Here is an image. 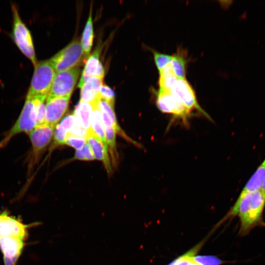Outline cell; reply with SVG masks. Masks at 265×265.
<instances>
[{
    "label": "cell",
    "mask_w": 265,
    "mask_h": 265,
    "mask_svg": "<svg viewBox=\"0 0 265 265\" xmlns=\"http://www.w3.org/2000/svg\"><path fill=\"white\" fill-rule=\"evenodd\" d=\"M265 206V194L261 190L240 193L229 216H238L240 236L248 235L257 227H265L263 218Z\"/></svg>",
    "instance_id": "obj_1"
},
{
    "label": "cell",
    "mask_w": 265,
    "mask_h": 265,
    "mask_svg": "<svg viewBox=\"0 0 265 265\" xmlns=\"http://www.w3.org/2000/svg\"><path fill=\"white\" fill-rule=\"evenodd\" d=\"M37 126V113L33 98L26 96L20 114L9 130L0 141V148L4 147L15 135L21 133L28 134Z\"/></svg>",
    "instance_id": "obj_2"
},
{
    "label": "cell",
    "mask_w": 265,
    "mask_h": 265,
    "mask_svg": "<svg viewBox=\"0 0 265 265\" xmlns=\"http://www.w3.org/2000/svg\"><path fill=\"white\" fill-rule=\"evenodd\" d=\"M55 74L50 59L37 62L26 96L47 98Z\"/></svg>",
    "instance_id": "obj_3"
},
{
    "label": "cell",
    "mask_w": 265,
    "mask_h": 265,
    "mask_svg": "<svg viewBox=\"0 0 265 265\" xmlns=\"http://www.w3.org/2000/svg\"><path fill=\"white\" fill-rule=\"evenodd\" d=\"M11 9L13 17L12 38L20 51L35 66L37 61L30 32L22 21L16 5L12 4Z\"/></svg>",
    "instance_id": "obj_4"
},
{
    "label": "cell",
    "mask_w": 265,
    "mask_h": 265,
    "mask_svg": "<svg viewBox=\"0 0 265 265\" xmlns=\"http://www.w3.org/2000/svg\"><path fill=\"white\" fill-rule=\"evenodd\" d=\"M84 59L81 42L76 39L59 51L50 60L54 70L57 72L78 67Z\"/></svg>",
    "instance_id": "obj_5"
},
{
    "label": "cell",
    "mask_w": 265,
    "mask_h": 265,
    "mask_svg": "<svg viewBox=\"0 0 265 265\" xmlns=\"http://www.w3.org/2000/svg\"><path fill=\"white\" fill-rule=\"evenodd\" d=\"M55 127L46 124L36 126L28 134L31 144V152L28 161L30 170L39 161L41 156L50 144Z\"/></svg>",
    "instance_id": "obj_6"
},
{
    "label": "cell",
    "mask_w": 265,
    "mask_h": 265,
    "mask_svg": "<svg viewBox=\"0 0 265 265\" xmlns=\"http://www.w3.org/2000/svg\"><path fill=\"white\" fill-rule=\"evenodd\" d=\"M156 105L162 113L172 115L174 117L181 119L186 125L191 114L187 108L170 90L158 89L156 92Z\"/></svg>",
    "instance_id": "obj_7"
},
{
    "label": "cell",
    "mask_w": 265,
    "mask_h": 265,
    "mask_svg": "<svg viewBox=\"0 0 265 265\" xmlns=\"http://www.w3.org/2000/svg\"><path fill=\"white\" fill-rule=\"evenodd\" d=\"M80 73L79 67L56 72L47 97H71Z\"/></svg>",
    "instance_id": "obj_8"
},
{
    "label": "cell",
    "mask_w": 265,
    "mask_h": 265,
    "mask_svg": "<svg viewBox=\"0 0 265 265\" xmlns=\"http://www.w3.org/2000/svg\"><path fill=\"white\" fill-rule=\"evenodd\" d=\"M171 91L190 112L198 111L208 119L212 120L199 104L192 86L186 79H178Z\"/></svg>",
    "instance_id": "obj_9"
},
{
    "label": "cell",
    "mask_w": 265,
    "mask_h": 265,
    "mask_svg": "<svg viewBox=\"0 0 265 265\" xmlns=\"http://www.w3.org/2000/svg\"><path fill=\"white\" fill-rule=\"evenodd\" d=\"M37 224L38 223L26 224L20 218L4 210L0 212V238L13 236L26 240L28 229Z\"/></svg>",
    "instance_id": "obj_10"
},
{
    "label": "cell",
    "mask_w": 265,
    "mask_h": 265,
    "mask_svg": "<svg viewBox=\"0 0 265 265\" xmlns=\"http://www.w3.org/2000/svg\"><path fill=\"white\" fill-rule=\"evenodd\" d=\"M26 240L11 237L0 238V250L4 265H16L25 245Z\"/></svg>",
    "instance_id": "obj_11"
},
{
    "label": "cell",
    "mask_w": 265,
    "mask_h": 265,
    "mask_svg": "<svg viewBox=\"0 0 265 265\" xmlns=\"http://www.w3.org/2000/svg\"><path fill=\"white\" fill-rule=\"evenodd\" d=\"M70 100V97H47L44 123L55 127L66 113Z\"/></svg>",
    "instance_id": "obj_12"
},
{
    "label": "cell",
    "mask_w": 265,
    "mask_h": 265,
    "mask_svg": "<svg viewBox=\"0 0 265 265\" xmlns=\"http://www.w3.org/2000/svg\"><path fill=\"white\" fill-rule=\"evenodd\" d=\"M101 49V46L97 47L87 57L78 85L79 87L80 88L90 77H95L103 79L105 70L99 58Z\"/></svg>",
    "instance_id": "obj_13"
},
{
    "label": "cell",
    "mask_w": 265,
    "mask_h": 265,
    "mask_svg": "<svg viewBox=\"0 0 265 265\" xmlns=\"http://www.w3.org/2000/svg\"><path fill=\"white\" fill-rule=\"evenodd\" d=\"M86 140L93 152L95 159L102 161L107 173L111 174L112 170L108 154L106 152L101 139L91 127L87 131Z\"/></svg>",
    "instance_id": "obj_14"
},
{
    "label": "cell",
    "mask_w": 265,
    "mask_h": 265,
    "mask_svg": "<svg viewBox=\"0 0 265 265\" xmlns=\"http://www.w3.org/2000/svg\"><path fill=\"white\" fill-rule=\"evenodd\" d=\"M103 80L95 77L89 78L80 87V101L90 104L99 101V89Z\"/></svg>",
    "instance_id": "obj_15"
},
{
    "label": "cell",
    "mask_w": 265,
    "mask_h": 265,
    "mask_svg": "<svg viewBox=\"0 0 265 265\" xmlns=\"http://www.w3.org/2000/svg\"><path fill=\"white\" fill-rule=\"evenodd\" d=\"M99 101L91 104L92 109L90 117V126L95 133L101 139L106 152L108 154L105 128L102 114L99 106Z\"/></svg>",
    "instance_id": "obj_16"
},
{
    "label": "cell",
    "mask_w": 265,
    "mask_h": 265,
    "mask_svg": "<svg viewBox=\"0 0 265 265\" xmlns=\"http://www.w3.org/2000/svg\"><path fill=\"white\" fill-rule=\"evenodd\" d=\"M92 109L91 104L80 101L73 113L78 124L86 131L91 128L90 117Z\"/></svg>",
    "instance_id": "obj_17"
},
{
    "label": "cell",
    "mask_w": 265,
    "mask_h": 265,
    "mask_svg": "<svg viewBox=\"0 0 265 265\" xmlns=\"http://www.w3.org/2000/svg\"><path fill=\"white\" fill-rule=\"evenodd\" d=\"M187 62L186 52L182 48H178L173 55L171 62L173 70L178 79H186Z\"/></svg>",
    "instance_id": "obj_18"
},
{
    "label": "cell",
    "mask_w": 265,
    "mask_h": 265,
    "mask_svg": "<svg viewBox=\"0 0 265 265\" xmlns=\"http://www.w3.org/2000/svg\"><path fill=\"white\" fill-rule=\"evenodd\" d=\"M93 38L94 31L91 7L87 21L83 30L80 42L85 58H87L90 55V52L93 45Z\"/></svg>",
    "instance_id": "obj_19"
},
{
    "label": "cell",
    "mask_w": 265,
    "mask_h": 265,
    "mask_svg": "<svg viewBox=\"0 0 265 265\" xmlns=\"http://www.w3.org/2000/svg\"><path fill=\"white\" fill-rule=\"evenodd\" d=\"M265 174L264 161L248 181L241 192L246 193L261 190Z\"/></svg>",
    "instance_id": "obj_20"
},
{
    "label": "cell",
    "mask_w": 265,
    "mask_h": 265,
    "mask_svg": "<svg viewBox=\"0 0 265 265\" xmlns=\"http://www.w3.org/2000/svg\"><path fill=\"white\" fill-rule=\"evenodd\" d=\"M171 65V62L159 71V89L170 90L177 80Z\"/></svg>",
    "instance_id": "obj_21"
},
{
    "label": "cell",
    "mask_w": 265,
    "mask_h": 265,
    "mask_svg": "<svg viewBox=\"0 0 265 265\" xmlns=\"http://www.w3.org/2000/svg\"><path fill=\"white\" fill-rule=\"evenodd\" d=\"M105 135L109 149L110 158L114 166H116L118 160V153L116 145V132L113 127H104Z\"/></svg>",
    "instance_id": "obj_22"
},
{
    "label": "cell",
    "mask_w": 265,
    "mask_h": 265,
    "mask_svg": "<svg viewBox=\"0 0 265 265\" xmlns=\"http://www.w3.org/2000/svg\"><path fill=\"white\" fill-rule=\"evenodd\" d=\"M198 247H195L187 252L188 258L192 262L199 265H219L222 261L213 256H196Z\"/></svg>",
    "instance_id": "obj_23"
},
{
    "label": "cell",
    "mask_w": 265,
    "mask_h": 265,
    "mask_svg": "<svg viewBox=\"0 0 265 265\" xmlns=\"http://www.w3.org/2000/svg\"><path fill=\"white\" fill-rule=\"evenodd\" d=\"M152 52L155 63L159 71L172 61L173 55L160 53L155 50H152Z\"/></svg>",
    "instance_id": "obj_24"
},
{
    "label": "cell",
    "mask_w": 265,
    "mask_h": 265,
    "mask_svg": "<svg viewBox=\"0 0 265 265\" xmlns=\"http://www.w3.org/2000/svg\"><path fill=\"white\" fill-rule=\"evenodd\" d=\"M86 142V137L78 136L71 133H67L65 140V144L76 150L81 148Z\"/></svg>",
    "instance_id": "obj_25"
},
{
    "label": "cell",
    "mask_w": 265,
    "mask_h": 265,
    "mask_svg": "<svg viewBox=\"0 0 265 265\" xmlns=\"http://www.w3.org/2000/svg\"><path fill=\"white\" fill-rule=\"evenodd\" d=\"M67 133L68 132L62 128L59 124H57L54 130L53 141L52 149L57 146L65 144V138Z\"/></svg>",
    "instance_id": "obj_26"
},
{
    "label": "cell",
    "mask_w": 265,
    "mask_h": 265,
    "mask_svg": "<svg viewBox=\"0 0 265 265\" xmlns=\"http://www.w3.org/2000/svg\"><path fill=\"white\" fill-rule=\"evenodd\" d=\"M74 159L85 161L95 159L93 152L87 142L81 148L76 150Z\"/></svg>",
    "instance_id": "obj_27"
},
{
    "label": "cell",
    "mask_w": 265,
    "mask_h": 265,
    "mask_svg": "<svg viewBox=\"0 0 265 265\" xmlns=\"http://www.w3.org/2000/svg\"><path fill=\"white\" fill-rule=\"evenodd\" d=\"M99 94L100 99L114 106L115 93L110 87L106 84H102L100 88Z\"/></svg>",
    "instance_id": "obj_28"
},
{
    "label": "cell",
    "mask_w": 265,
    "mask_h": 265,
    "mask_svg": "<svg viewBox=\"0 0 265 265\" xmlns=\"http://www.w3.org/2000/svg\"><path fill=\"white\" fill-rule=\"evenodd\" d=\"M77 123V120L75 116L74 113H72L65 117L61 121L59 125L68 133L71 132Z\"/></svg>",
    "instance_id": "obj_29"
},
{
    "label": "cell",
    "mask_w": 265,
    "mask_h": 265,
    "mask_svg": "<svg viewBox=\"0 0 265 265\" xmlns=\"http://www.w3.org/2000/svg\"><path fill=\"white\" fill-rule=\"evenodd\" d=\"M168 265H199L192 262L188 258V253L179 257Z\"/></svg>",
    "instance_id": "obj_30"
},
{
    "label": "cell",
    "mask_w": 265,
    "mask_h": 265,
    "mask_svg": "<svg viewBox=\"0 0 265 265\" xmlns=\"http://www.w3.org/2000/svg\"><path fill=\"white\" fill-rule=\"evenodd\" d=\"M261 190L265 194V174Z\"/></svg>",
    "instance_id": "obj_31"
},
{
    "label": "cell",
    "mask_w": 265,
    "mask_h": 265,
    "mask_svg": "<svg viewBox=\"0 0 265 265\" xmlns=\"http://www.w3.org/2000/svg\"><path fill=\"white\" fill-rule=\"evenodd\" d=\"M264 161H265V160H264Z\"/></svg>",
    "instance_id": "obj_32"
}]
</instances>
